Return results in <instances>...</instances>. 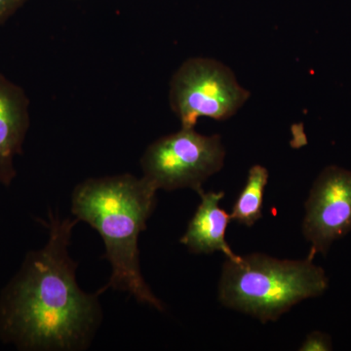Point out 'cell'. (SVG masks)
<instances>
[{
    "label": "cell",
    "mask_w": 351,
    "mask_h": 351,
    "mask_svg": "<svg viewBox=\"0 0 351 351\" xmlns=\"http://www.w3.org/2000/svg\"><path fill=\"white\" fill-rule=\"evenodd\" d=\"M301 351H330L332 350L331 337L326 332L320 331L311 332L302 341Z\"/></svg>",
    "instance_id": "cell-10"
},
{
    "label": "cell",
    "mask_w": 351,
    "mask_h": 351,
    "mask_svg": "<svg viewBox=\"0 0 351 351\" xmlns=\"http://www.w3.org/2000/svg\"><path fill=\"white\" fill-rule=\"evenodd\" d=\"M269 181V171L262 165L249 170L243 189L233 205L230 218L240 225L252 226L263 216L265 189Z\"/></svg>",
    "instance_id": "cell-9"
},
{
    "label": "cell",
    "mask_w": 351,
    "mask_h": 351,
    "mask_svg": "<svg viewBox=\"0 0 351 351\" xmlns=\"http://www.w3.org/2000/svg\"><path fill=\"white\" fill-rule=\"evenodd\" d=\"M226 149L219 135L184 128L157 138L141 157L143 177L157 189H191L204 193L203 184L223 167Z\"/></svg>",
    "instance_id": "cell-4"
},
{
    "label": "cell",
    "mask_w": 351,
    "mask_h": 351,
    "mask_svg": "<svg viewBox=\"0 0 351 351\" xmlns=\"http://www.w3.org/2000/svg\"><path fill=\"white\" fill-rule=\"evenodd\" d=\"M201 202L193 219L189 221L186 232L180 239L191 253L213 254L221 252L228 258H234L226 242V232L230 223V214L219 207V202L225 196L223 191L202 193Z\"/></svg>",
    "instance_id": "cell-8"
},
{
    "label": "cell",
    "mask_w": 351,
    "mask_h": 351,
    "mask_svg": "<svg viewBox=\"0 0 351 351\" xmlns=\"http://www.w3.org/2000/svg\"><path fill=\"white\" fill-rule=\"evenodd\" d=\"M304 211L302 232L311 245L307 258L313 261L351 230V170L331 165L321 171Z\"/></svg>",
    "instance_id": "cell-6"
},
{
    "label": "cell",
    "mask_w": 351,
    "mask_h": 351,
    "mask_svg": "<svg viewBox=\"0 0 351 351\" xmlns=\"http://www.w3.org/2000/svg\"><path fill=\"white\" fill-rule=\"evenodd\" d=\"M250 95L232 69L210 58L186 60L170 82V107L184 128H195L200 117L230 119Z\"/></svg>",
    "instance_id": "cell-5"
},
{
    "label": "cell",
    "mask_w": 351,
    "mask_h": 351,
    "mask_svg": "<svg viewBox=\"0 0 351 351\" xmlns=\"http://www.w3.org/2000/svg\"><path fill=\"white\" fill-rule=\"evenodd\" d=\"M29 105L23 87L0 73V184L4 186L17 177L15 159L23 154L31 126Z\"/></svg>",
    "instance_id": "cell-7"
},
{
    "label": "cell",
    "mask_w": 351,
    "mask_h": 351,
    "mask_svg": "<svg viewBox=\"0 0 351 351\" xmlns=\"http://www.w3.org/2000/svg\"><path fill=\"white\" fill-rule=\"evenodd\" d=\"M158 189L144 177L131 174L90 178L76 184L71 214L96 230L112 267L106 290L128 293L138 302L164 311L165 306L145 282L138 239L156 207Z\"/></svg>",
    "instance_id": "cell-2"
},
{
    "label": "cell",
    "mask_w": 351,
    "mask_h": 351,
    "mask_svg": "<svg viewBox=\"0 0 351 351\" xmlns=\"http://www.w3.org/2000/svg\"><path fill=\"white\" fill-rule=\"evenodd\" d=\"M329 278L313 260H278L255 253L228 258L219 282L223 306L257 318L276 321L304 300L319 297Z\"/></svg>",
    "instance_id": "cell-3"
},
{
    "label": "cell",
    "mask_w": 351,
    "mask_h": 351,
    "mask_svg": "<svg viewBox=\"0 0 351 351\" xmlns=\"http://www.w3.org/2000/svg\"><path fill=\"white\" fill-rule=\"evenodd\" d=\"M31 0H0V25L15 15Z\"/></svg>",
    "instance_id": "cell-11"
},
{
    "label": "cell",
    "mask_w": 351,
    "mask_h": 351,
    "mask_svg": "<svg viewBox=\"0 0 351 351\" xmlns=\"http://www.w3.org/2000/svg\"><path fill=\"white\" fill-rule=\"evenodd\" d=\"M76 218L49 213V239L29 252L0 293V341L21 351H83L103 319L100 300L76 281L69 255Z\"/></svg>",
    "instance_id": "cell-1"
}]
</instances>
